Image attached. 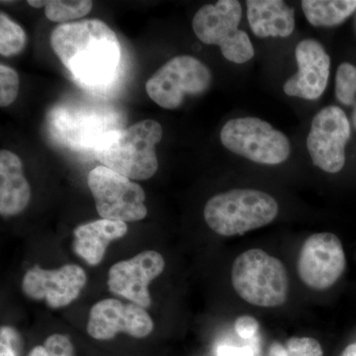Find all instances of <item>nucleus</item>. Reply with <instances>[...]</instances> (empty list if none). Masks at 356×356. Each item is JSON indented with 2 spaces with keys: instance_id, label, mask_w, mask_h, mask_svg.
Wrapping results in <instances>:
<instances>
[{
  "instance_id": "f257e3e1",
  "label": "nucleus",
  "mask_w": 356,
  "mask_h": 356,
  "mask_svg": "<svg viewBox=\"0 0 356 356\" xmlns=\"http://www.w3.org/2000/svg\"><path fill=\"white\" fill-rule=\"evenodd\" d=\"M50 41L65 69L86 86L106 83L120 63L119 40L113 30L99 19L58 25L51 32Z\"/></svg>"
},
{
  "instance_id": "f03ea898",
  "label": "nucleus",
  "mask_w": 356,
  "mask_h": 356,
  "mask_svg": "<svg viewBox=\"0 0 356 356\" xmlns=\"http://www.w3.org/2000/svg\"><path fill=\"white\" fill-rule=\"evenodd\" d=\"M163 138L159 122L144 120L100 139L95 156L103 165L134 180H146L159 168L156 146Z\"/></svg>"
},
{
  "instance_id": "7ed1b4c3",
  "label": "nucleus",
  "mask_w": 356,
  "mask_h": 356,
  "mask_svg": "<svg viewBox=\"0 0 356 356\" xmlns=\"http://www.w3.org/2000/svg\"><path fill=\"white\" fill-rule=\"evenodd\" d=\"M278 212V203L266 192L233 189L209 199L204 218L218 235L234 236L270 224Z\"/></svg>"
},
{
  "instance_id": "20e7f679",
  "label": "nucleus",
  "mask_w": 356,
  "mask_h": 356,
  "mask_svg": "<svg viewBox=\"0 0 356 356\" xmlns=\"http://www.w3.org/2000/svg\"><path fill=\"white\" fill-rule=\"evenodd\" d=\"M232 284L241 298L264 308L284 305L289 293L286 267L259 248L236 257L232 267Z\"/></svg>"
},
{
  "instance_id": "39448f33",
  "label": "nucleus",
  "mask_w": 356,
  "mask_h": 356,
  "mask_svg": "<svg viewBox=\"0 0 356 356\" xmlns=\"http://www.w3.org/2000/svg\"><path fill=\"white\" fill-rule=\"evenodd\" d=\"M242 13L236 0L206 4L194 16L193 31L202 43L219 46L229 62L245 64L254 58V49L247 33L238 29Z\"/></svg>"
},
{
  "instance_id": "423d86ee",
  "label": "nucleus",
  "mask_w": 356,
  "mask_h": 356,
  "mask_svg": "<svg viewBox=\"0 0 356 356\" xmlns=\"http://www.w3.org/2000/svg\"><path fill=\"white\" fill-rule=\"evenodd\" d=\"M220 138L224 147L232 153L261 165L284 163L291 152L289 140L284 134L255 117L227 122Z\"/></svg>"
},
{
  "instance_id": "0eeeda50",
  "label": "nucleus",
  "mask_w": 356,
  "mask_h": 356,
  "mask_svg": "<svg viewBox=\"0 0 356 356\" xmlns=\"http://www.w3.org/2000/svg\"><path fill=\"white\" fill-rule=\"evenodd\" d=\"M88 184L102 219L127 222L147 217L146 193L129 178L99 165L88 173Z\"/></svg>"
},
{
  "instance_id": "6e6552de",
  "label": "nucleus",
  "mask_w": 356,
  "mask_h": 356,
  "mask_svg": "<svg viewBox=\"0 0 356 356\" xmlns=\"http://www.w3.org/2000/svg\"><path fill=\"white\" fill-rule=\"evenodd\" d=\"M212 74L198 58L178 56L156 70L146 83V91L161 108L181 106L186 95H200L210 88Z\"/></svg>"
},
{
  "instance_id": "1a4fd4ad",
  "label": "nucleus",
  "mask_w": 356,
  "mask_h": 356,
  "mask_svg": "<svg viewBox=\"0 0 356 356\" xmlns=\"http://www.w3.org/2000/svg\"><path fill=\"white\" fill-rule=\"evenodd\" d=\"M343 243L332 233L309 236L300 250L297 270L300 280L314 290H325L336 284L346 270Z\"/></svg>"
},
{
  "instance_id": "9d476101",
  "label": "nucleus",
  "mask_w": 356,
  "mask_h": 356,
  "mask_svg": "<svg viewBox=\"0 0 356 356\" xmlns=\"http://www.w3.org/2000/svg\"><path fill=\"white\" fill-rule=\"evenodd\" d=\"M350 137V123L343 110L337 106L321 110L313 119L307 138V149L314 165L325 172H341Z\"/></svg>"
},
{
  "instance_id": "9b49d317",
  "label": "nucleus",
  "mask_w": 356,
  "mask_h": 356,
  "mask_svg": "<svg viewBox=\"0 0 356 356\" xmlns=\"http://www.w3.org/2000/svg\"><path fill=\"white\" fill-rule=\"evenodd\" d=\"M163 255L154 250H145L128 259L117 262L108 273L110 292L130 300L143 308L152 305L149 285L165 269Z\"/></svg>"
},
{
  "instance_id": "f8f14e48",
  "label": "nucleus",
  "mask_w": 356,
  "mask_h": 356,
  "mask_svg": "<svg viewBox=\"0 0 356 356\" xmlns=\"http://www.w3.org/2000/svg\"><path fill=\"white\" fill-rule=\"evenodd\" d=\"M154 322L146 309L137 304H124L117 299H104L91 308L88 323L89 336L98 341L112 339L119 332L136 339L153 332Z\"/></svg>"
},
{
  "instance_id": "ddd939ff",
  "label": "nucleus",
  "mask_w": 356,
  "mask_h": 356,
  "mask_svg": "<svg viewBox=\"0 0 356 356\" xmlns=\"http://www.w3.org/2000/svg\"><path fill=\"white\" fill-rule=\"evenodd\" d=\"M86 280L83 269L76 264H65L54 270L35 266L26 273L22 290L29 298L44 300L50 308L58 309L79 297Z\"/></svg>"
},
{
  "instance_id": "4468645a",
  "label": "nucleus",
  "mask_w": 356,
  "mask_h": 356,
  "mask_svg": "<svg viewBox=\"0 0 356 356\" xmlns=\"http://www.w3.org/2000/svg\"><path fill=\"white\" fill-rule=\"evenodd\" d=\"M295 56L299 70L284 84V92L303 99H318L325 92L329 81L330 56L322 44L311 39L297 44Z\"/></svg>"
},
{
  "instance_id": "2eb2a0df",
  "label": "nucleus",
  "mask_w": 356,
  "mask_h": 356,
  "mask_svg": "<svg viewBox=\"0 0 356 356\" xmlns=\"http://www.w3.org/2000/svg\"><path fill=\"white\" fill-rule=\"evenodd\" d=\"M31 188L23 173L22 161L7 149L0 152V214L16 216L27 207Z\"/></svg>"
},
{
  "instance_id": "dca6fc26",
  "label": "nucleus",
  "mask_w": 356,
  "mask_h": 356,
  "mask_svg": "<svg viewBox=\"0 0 356 356\" xmlns=\"http://www.w3.org/2000/svg\"><path fill=\"white\" fill-rule=\"evenodd\" d=\"M126 222L100 219L81 225L74 232V250L89 266H98L109 243L127 234Z\"/></svg>"
},
{
  "instance_id": "f3484780",
  "label": "nucleus",
  "mask_w": 356,
  "mask_h": 356,
  "mask_svg": "<svg viewBox=\"0 0 356 356\" xmlns=\"http://www.w3.org/2000/svg\"><path fill=\"white\" fill-rule=\"evenodd\" d=\"M248 19L252 31L261 38H286L294 31L295 13L281 0H248Z\"/></svg>"
},
{
  "instance_id": "a211bd4d",
  "label": "nucleus",
  "mask_w": 356,
  "mask_h": 356,
  "mask_svg": "<svg viewBox=\"0 0 356 356\" xmlns=\"http://www.w3.org/2000/svg\"><path fill=\"white\" fill-rule=\"evenodd\" d=\"M302 9L316 27H331L343 22L356 10V0H304Z\"/></svg>"
},
{
  "instance_id": "6ab92c4d",
  "label": "nucleus",
  "mask_w": 356,
  "mask_h": 356,
  "mask_svg": "<svg viewBox=\"0 0 356 356\" xmlns=\"http://www.w3.org/2000/svg\"><path fill=\"white\" fill-rule=\"evenodd\" d=\"M93 2L89 0H50L47 1L44 14L49 20L58 23H69L70 20L81 19L90 13Z\"/></svg>"
},
{
  "instance_id": "aec40b11",
  "label": "nucleus",
  "mask_w": 356,
  "mask_h": 356,
  "mask_svg": "<svg viewBox=\"0 0 356 356\" xmlns=\"http://www.w3.org/2000/svg\"><path fill=\"white\" fill-rule=\"evenodd\" d=\"M27 44V36L23 28L14 22L6 13H0V54L3 57L19 55Z\"/></svg>"
},
{
  "instance_id": "412c9836",
  "label": "nucleus",
  "mask_w": 356,
  "mask_h": 356,
  "mask_svg": "<svg viewBox=\"0 0 356 356\" xmlns=\"http://www.w3.org/2000/svg\"><path fill=\"white\" fill-rule=\"evenodd\" d=\"M322 346L312 337H291L283 346L274 343L269 348V356H323Z\"/></svg>"
},
{
  "instance_id": "4be33fe9",
  "label": "nucleus",
  "mask_w": 356,
  "mask_h": 356,
  "mask_svg": "<svg viewBox=\"0 0 356 356\" xmlns=\"http://www.w3.org/2000/svg\"><path fill=\"white\" fill-rule=\"evenodd\" d=\"M336 95L339 102L353 106L356 97V67L343 63L339 65L336 77Z\"/></svg>"
},
{
  "instance_id": "5701e85b",
  "label": "nucleus",
  "mask_w": 356,
  "mask_h": 356,
  "mask_svg": "<svg viewBox=\"0 0 356 356\" xmlns=\"http://www.w3.org/2000/svg\"><path fill=\"white\" fill-rule=\"evenodd\" d=\"M19 76L13 67L0 65V106L13 104L19 92Z\"/></svg>"
},
{
  "instance_id": "b1692460",
  "label": "nucleus",
  "mask_w": 356,
  "mask_h": 356,
  "mask_svg": "<svg viewBox=\"0 0 356 356\" xmlns=\"http://www.w3.org/2000/svg\"><path fill=\"white\" fill-rule=\"evenodd\" d=\"M21 337L13 327L4 325L0 330V356H19Z\"/></svg>"
},
{
  "instance_id": "393cba45",
  "label": "nucleus",
  "mask_w": 356,
  "mask_h": 356,
  "mask_svg": "<svg viewBox=\"0 0 356 356\" xmlns=\"http://www.w3.org/2000/svg\"><path fill=\"white\" fill-rule=\"evenodd\" d=\"M49 356H74V346L69 337L63 334H53L44 343Z\"/></svg>"
},
{
  "instance_id": "a878e982",
  "label": "nucleus",
  "mask_w": 356,
  "mask_h": 356,
  "mask_svg": "<svg viewBox=\"0 0 356 356\" xmlns=\"http://www.w3.org/2000/svg\"><path fill=\"white\" fill-rule=\"evenodd\" d=\"M259 330V324L257 318L250 316H242L235 323V331L242 339H252Z\"/></svg>"
},
{
  "instance_id": "bb28decb",
  "label": "nucleus",
  "mask_w": 356,
  "mask_h": 356,
  "mask_svg": "<svg viewBox=\"0 0 356 356\" xmlns=\"http://www.w3.org/2000/svg\"><path fill=\"white\" fill-rule=\"evenodd\" d=\"M217 356H254V351L250 346H221L218 348Z\"/></svg>"
},
{
  "instance_id": "cd10ccee",
  "label": "nucleus",
  "mask_w": 356,
  "mask_h": 356,
  "mask_svg": "<svg viewBox=\"0 0 356 356\" xmlns=\"http://www.w3.org/2000/svg\"><path fill=\"white\" fill-rule=\"evenodd\" d=\"M28 356H49L47 353L46 348L44 346H36L30 351L29 355Z\"/></svg>"
},
{
  "instance_id": "c85d7f7f",
  "label": "nucleus",
  "mask_w": 356,
  "mask_h": 356,
  "mask_svg": "<svg viewBox=\"0 0 356 356\" xmlns=\"http://www.w3.org/2000/svg\"><path fill=\"white\" fill-rule=\"evenodd\" d=\"M341 356H356V343L346 346Z\"/></svg>"
},
{
  "instance_id": "c756f323",
  "label": "nucleus",
  "mask_w": 356,
  "mask_h": 356,
  "mask_svg": "<svg viewBox=\"0 0 356 356\" xmlns=\"http://www.w3.org/2000/svg\"><path fill=\"white\" fill-rule=\"evenodd\" d=\"M28 4L30 6L35 7V8H41V7H46L47 1H43V0L42 1H39V0H29Z\"/></svg>"
}]
</instances>
